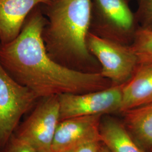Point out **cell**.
I'll use <instances>...</instances> for the list:
<instances>
[{"label":"cell","instance_id":"6da1fadb","mask_svg":"<svg viewBox=\"0 0 152 152\" xmlns=\"http://www.w3.org/2000/svg\"><path fill=\"white\" fill-rule=\"evenodd\" d=\"M41 5L31 12L16 38L7 44H0V63L6 72L39 99L110 87L111 82L100 73L71 69L49 56L42 38L46 18Z\"/></svg>","mask_w":152,"mask_h":152},{"label":"cell","instance_id":"7a4b0ae2","mask_svg":"<svg viewBox=\"0 0 152 152\" xmlns=\"http://www.w3.org/2000/svg\"><path fill=\"white\" fill-rule=\"evenodd\" d=\"M42 5L46 18L42 38L49 56L71 69L100 73V65L87 48L92 0H53Z\"/></svg>","mask_w":152,"mask_h":152},{"label":"cell","instance_id":"3957f363","mask_svg":"<svg viewBox=\"0 0 152 152\" xmlns=\"http://www.w3.org/2000/svg\"><path fill=\"white\" fill-rule=\"evenodd\" d=\"M39 98L16 82L0 63V151L14 134L22 117L32 110Z\"/></svg>","mask_w":152,"mask_h":152},{"label":"cell","instance_id":"277c9868","mask_svg":"<svg viewBox=\"0 0 152 152\" xmlns=\"http://www.w3.org/2000/svg\"><path fill=\"white\" fill-rule=\"evenodd\" d=\"M87 48L100 65V74L113 86L125 85L138 65L131 45L120 44L89 32Z\"/></svg>","mask_w":152,"mask_h":152},{"label":"cell","instance_id":"5b68a950","mask_svg":"<svg viewBox=\"0 0 152 152\" xmlns=\"http://www.w3.org/2000/svg\"><path fill=\"white\" fill-rule=\"evenodd\" d=\"M90 32L114 42L131 45L137 28L136 19L125 0H94Z\"/></svg>","mask_w":152,"mask_h":152},{"label":"cell","instance_id":"8992f818","mask_svg":"<svg viewBox=\"0 0 152 152\" xmlns=\"http://www.w3.org/2000/svg\"><path fill=\"white\" fill-rule=\"evenodd\" d=\"M60 121L58 95L39 98L31 114L19 124L14 135L39 152H51Z\"/></svg>","mask_w":152,"mask_h":152},{"label":"cell","instance_id":"52a82bcc","mask_svg":"<svg viewBox=\"0 0 152 152\" xmlns=\"http://www.w3.org/2000/svg\"><path fill=\"white\" fill-rule=\"evenodd\" d=\"M123 85H112L92 92L58 95L60 121L82 116L120 113Z\"/></svg>","mask_w":152,"mask_h":152},{"label":"cell","instance_id":"ba28073f","mask_svg":"<svg viewBox=\"0 0 152 152\" xmlns=\"http://www.w3.org/2000/svg\"><path fill=\"white\" fill-rule=\"evenodd\" d=\"M103 115L82 116L60 121L51 152L70 151L90 141H101L100 125Z\"/></svg>","mask_w":152,"mask_h":152},{"label":"cell","instance_id":"9c48e42d","mask_svg":"<svg viewBox=\"0 0 152 152\" xmlns=\"http://www.w3.org/2000/svg\"><path fill=\"white\" fill-rule=\"evenodd\" d=\"M53 0H0V44L16 38L28 16L37 6L49 5Z\"/></svg>","mask_w":152,"mask_h":152},{"label":"cell","instance_id":"30bf717a","mask_svg":"<svg viewBox=\"0 0 152 152\" xmlns=\"http://www.w3.org/2000/svg\"><path fill=\"white\" fill-rule=\"evenodd\" d=\"M152 103V64H138L130 80L123 85L120 113Z\"/></svg>","mask_w":152,"mask_h":152},{"label":"cell","instance_id":"8fae6325","mask_svg":"<svg viewBox=\"0 0 152 152\" xmlns=\"http://www.w3.org/2000/svg\"><path fill=\"white\" fill-rule=\"evenodd\" d=\"M100 140L110 152H146L127 130L122 121L104 115L100 125Z\"/></svg>","mask_w":152,"mask_h":152},{"label":"cell","instance_id":"7c38bea8","mask_svg":"<svg viewBox=\"0 0 152 152\" xmlns=\"http://www.w3.org/2000/svg\"><path fill=\"white\" fill-rule=\"evenodd\" d=\"M126 129L146 152H152V103L121 113Z\"/></svg>","mask_w":152,"mask_h":152},{"label":"cell","instance_id":"4fadbf2b","mask_svg":"<svg viewBox=\"0 0 152 152\" xmlns=\"http://www.w3.org/2000/svg\"><path fill=\"white\" fill-rule=\"evenodd\" d=\"M131 46L137 58L138 64H152V29L138 28Z\"/></svg>","mask_w":152,"mask_h":152},{"label":"cell","instance_id":"5bb4252c","mask_svg":"<svg viewBox=\"0 0 152 152\" xmlns=\"http://www.w3.org/2000/svg\"><path fill=\"white\" fill-rule=\"evenodd\" d=\"M137 17L139 27L152 29V0H140Z\"/></svg>","mask_w":152,"mask_h":152},{"label":"cell","instance_id":"9a60e30c","mask_svg":"<svg viewBox=\"0 0 152 152\" xmlns=\"http://www.w3.org/2000/svg\"><path fill=\"white\" fill-rule=\"evenodd\" d=\"M2 152H39L31 145L18 138L14 134L7 142Z\"/></svg>","mask_w":152,"mask_h":152},{"label":"cell","instance_id":"2e32d148","mask_svg":"<svg viewBox=\"0 0 152 152\" xmlns=\"http://www.w3.org/2000/svg\"><path fill=\"white\" fill-rule=\"evenodd\" d=\"M102 142L101 141H93L83 144L75 148L73 152H99Z\"/></svg>","mask_w":152,"mask_h":152},{"label":"cell","instance_id":"e0dca14e","mask_svg":"<svg viewBox=\"0 0 152 152\" xmlns=\"http://www.w3.org/2000/svg\"><path fill=\"white\" fill-rule=\"evenodd\" d=\"M99 152H110L109 151L108 148L107 147H105L103 144L102 143V145L101 147V148L100 149V151Z\"/></svg>","mask_w":152,"mask_h":152},{"label":"cell","instance_id":"ac0fdd59","mask_svg":"<svg viewBox=\"0 0 152 152\" xmlns=\"http://www.w3.org/2000/svg\"><path fill=\"white\" fill-rule=\"evenodd\" d=\"M72 152V151H67V152Z\"/></svg>","mask_w":152,"mask_h":152}]
</instances>
